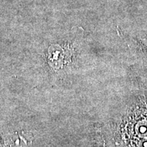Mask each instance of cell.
Returning a JSON list of instances; mask_svg holds the SVG:
<instances>
[{"instance_id": "obj_1", "label": "cell", "mask_w": 147, "mask_h": 147, "mask_svg": "<svg viewBox=\"0 0 147 147\" xmlns=\"http://www.w3.org/2000/svg\"><path fill=\"white\" fill-rule=\"evenodd\" d=\"M48 63L53 69H60L63 64V53L58 45H52L48 49Z\"/></svg>"}]
</instances>
